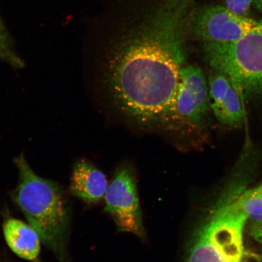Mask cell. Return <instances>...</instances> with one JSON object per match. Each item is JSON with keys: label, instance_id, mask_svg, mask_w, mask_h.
<instances>
[{"label": "cell", "instance_id": "6da1fadb", "mask_svg": "<svg viewBox=\"0 0 262 262\" xmlns=\"http://www.w3.org/2000/svg\"><path fill=\"white\" fill-rule=\"evenodd\" d=\"M192 0H164L149 19L113 48L107 90L121 113L141 125L163 124L185 60V27Z\"/></svg>", "mask_w": 262, "mask_h": 262}, {"label": "cell", "instance_id": "7a4b0ae2", "mask_svg": "<svg viewBox=\"0 0 262 262\" xmlns=\"http://www.w3.org/2000/svg\"><path fill=\"white\" fill-rule=\"evenodd\" d=\"M14 162L19 181L13 199L42 243L60 256L69 224L63 193L54 182L36 174L24 154L16 157Z\"/></svg>", "mask_w": 262, "mask_h": 262}, {"label": "cell", "instance_id": "3957f363", "mask_svg": "<svg viewBox=\"0 0 262 262\" xmlns=\"http://www.w3.org/2000/svg\"><path fill=\"white\" fill-rule=\"evenodd\" d=\"M204 51L211 67L227 75L242 97L262 93V19L238 40L206 43Z\"/></svg>", "mask_w": 262, "mask_h": 262}, {"label": "cell", "instance_id": "277c9868", "mask_svg": "<svg viewBox=\"0 0 262 262\" xmlns=\"http://www.w3.org/2000/svg\"><path fill=\"white\" fill-rule=\"evenodd\" d=\"M247 216L236 202L225 206L200 232L189 251L191 262H241Z\"/></svg>", "mask_w": 262, "mask_h": 262}, {"label": "cell", "instance_id": "5b68a950", "mask_svg": "<svg viewBox=\"0 0 262 262\" xmlns=\"http://www.w3.org/2000/svg\"><path fill=\"white\" fill-rule=\"evenodd\" d=\"M209 104L208 83L204 72L194 65L183 66L174 100L163 124L177 129H201L205 125Z\"/></svg>", "mask_w": 262, "mask_h": 262}, {"label": "cell", "instance_id": "8992f818", "mask_svg": "<svg viewBox=\"0 0 262 262\" xmlns=\"http://www.w3.org/2000/svg\"><path fill=\"white\" fill-rule=\"evenodd\" d=\"M104 198L105 211L113 217L118 230L145 239L136 173L132 166L123 165L117 168Z\"/></svg>", "mask_w": 262, "mask_h": 262}, {"label": "cell", "instance_id": "52a82bcc", "mask_svg": "<svg viewBox=\"0 0 262 262\" xmlns=\"http://www.w3.org/2000/svg\"><path fill=\"white\" fill-rule=\"evenodd\" d=\"M188 25L195 37L206 43L238 40L256 29L258 21L235 14L227 6L213 5L196 9Z\"/></svg>", "mask_w": 262, "mask_h": 262}, {"label": "cell", "instance_id": "ba28073f", "mask_svg": "<svg viewBox=\"0 0 262 262\" xmlns=\"http://www.w3.org/2000/svg\"><path fill=\"white\" fill-rule=\"evenodd\" d=\"M209 106L223 125L237 127L243 123V97L227 75L217 72L209 78Z\"/></svg>", "mask_w": 262, "mask_h": 262}, {"label": "cell", "instance_id": "9c48e42d", "mask_svg": "<svg viewBox=\"0 0 262 262\" xmlns=\"http://www.w3.org/2000/svg\"><path fill=\"white\" fill-rule=\"evenodd\" d=\"M107 186L106 176L85 160L75 164L71 180V191L88 204H95L105 195Z\"/></svg>", "mask_w": 262, "mask_h": 262}, {"label": "cell", "instance_id": "30bf717a", "mask_svg": "<svg viewBox=\"0 0 262 262\" xmlns=\"http://www.w3.org/2000/svg\"><path fill=\"white\" fill-rule=\"evenodd\" d=\"M7 244L18 257L34 260L40 251V238L30 225L15 219H9L3 225Z\"/></svg>", "mask_w": 262, "mask_h": 262}, {"label": "cell", "instance_id": "8fae6325", "mask_svg": "<svg viewBox=\"0 0 262 262\" xmlns=\"http://www.w3.org/2000/svg\"><path fill=\"white\" fill-rule=\"evenodd\" d=\"M235 201L250 222L252 236L262 245V196L254 189L245 192Z\"/></svg>", "mask_w": 262, "mask_h": 262}, {"label": "cell", "instance_id": "7c38bea8", "mask_svg": "<svg viewBox=\"0 0 262 262\" xmlns=\"http://www.w3.org/2000/svg\"><path fill=\"white\" fill-rule=\"evenodd\" d=\"M0 59L12 67L21 69L25 67V62L19 56L14 48V42L0 18Z\"/></svg>", "mask_w": 262, "mask_h": 262}, {"label": "cell", "instance_id": "4fadbf2b", "mask_svg": "<svg viewBox=\"0 0 262 262\" xmlns=\"http://www.w3.org/2000/svg\"><path fill=\"white\" fill-rule=\"evenodd\" d=\"M226 6L235 14L248 16L253 0H225Z\"/></svg>", "mask_w": 262, "mask_h": 262}, {"label": "cell", "instance_id": "5bb4252c", "mask_svg": "<svg viewBox=\"0 0 262 262\" xmlns=\"http://www.w3.org/2000/svg\"><path fill=\"white\" fill-rule=\"evenodd\" d=\"M253 4L258 11L262 13V0H253Z\"/></svg>", "mask_w": 262, "mask_h": 262}, {"label": "cell", "instance_id": "9a60e30c", "mask_svg": "<svg viewBox=\"0 0 262 262\" xmlns=\"http://www.w3.org/2000/svg\"><path fill=\"white\" fill-rule=\"evenodd\" d=\"M255 191H256L258 194H259L262 196V186H259V187L257 188L256 189H254Z\"/></svg>", "mask_w": 262, "mask_h": 262}]
</instances>
